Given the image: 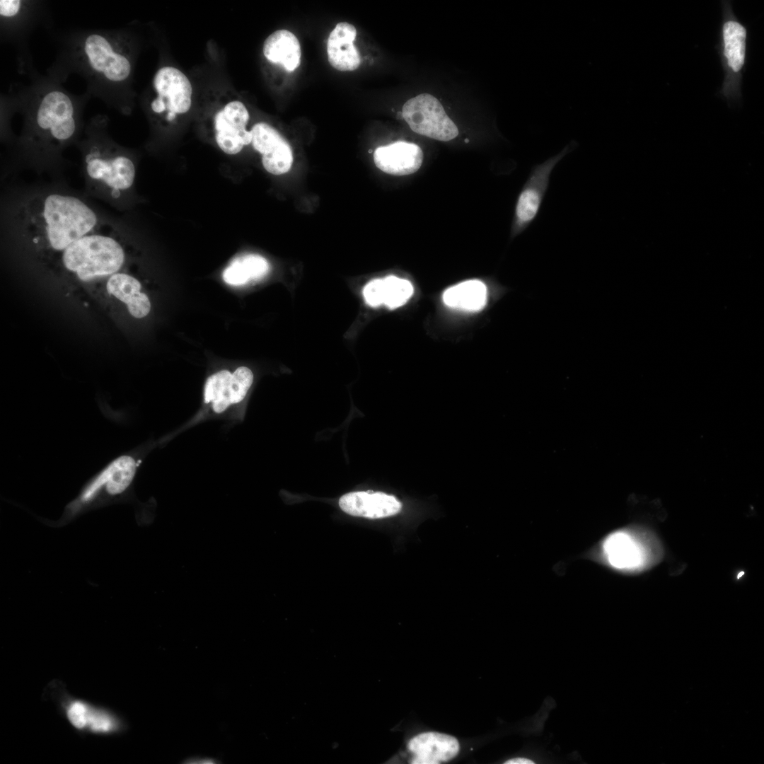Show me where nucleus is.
<instances>
[{
	"label": "nucleus",
	"mask_w": 764,
	"mask_h": 764,
	"mask_svg": "<svg viewBox=\"0 0 764 764\" xmlns=\"http://www.w3.org/2000/svg\"><path fill=\"white\" fill-rule=\"evenodd\" d=\"M442 299L449 308L476 312L482 310L486 305L487 288L480 280H467L446 289Z\"/></svg>",
	"instance_id": "nucleus-20"
},
{
	"label": "nucleus",
	"mask_w": 764,
	"mask_h": 764,
	"mask_svg": "<svg viewBox=\"0 0 764 764\" xmlns=\"http://www.w3.org/2000/svg\"><path fill=\"white\" fill-rule=\"evenodd\" d=\"M84 167L89 180L107 190L113 197L128 190L135 178L133 161L119 154L111 144H93L85 154Z\"/></svg>",
	"instance_id": "nucleus-5"
},
{
	"label": "nucleus",
	"mask_w": 764,
	"mask_h": 764,
	"mask_svg": "<svg viewBox=\"0 0 764 764\" xmlns=\"http://www.w3.org/2000/svg\"><path fill=\"white\" fill-rule=\"evenodd\" d=\"M465 142H468V139H466L465 140Z\"/></svg>",
	"instance_id": "nucleus-28"
},
{
	"label": "nucleus",
	"mask_w": 764,
	"mask_h": 764,
	"mask_svg": "<svg viewBox=\"0 0 764 764\" xmlns=\"http://www.w3.org/2000/svg\"><path fill=\"white\" fill-rule=\"evenodd\" d=\"M253 381V372L245 366L238 367L233 373L228 370L218 371L207 379L204 402L211 403L213 410L221 413L244 399Z\"/></svg>",
	"instance_id": "nucleus-10"
},
{
	"label": "nucleus",
	"mask_w": 764,
	"mask_h": 764,
	"mask_svg": "<svg viewBox=\"0 0 764 764\" xmlns=\"http://www.w3.org/2000/svg\"><path fill=\"white\" fill-rule=\"evenodd\" d=\"M156 94L150 104L151 111L157 115L166 112V119L173 120L177 114L187 112L192 104V88L187 77L173 66H163L153 79Z\"/></svg>",
	"instance_id": "nucleus-9"
},
{
	"label": "nucleus",
	"mask_w": 764,
	"mask_h": 764,
	"mask_svg": "<svg viewBox=\"0 0 764 764\" xmlns=\"http://www.w3.org/2000/svg\"><path fill=\"white\" fill-rule=\"evenodd\" d=\"M141 288V284L136 278L122 272L110 276L106 283L108 292L125 303L129 313L136 318L145 317L151 309L149 299L146 294L140 291Z\"/></svg>",
	"instance_id": "nucleus-17"
},
{
	"label": "nucleus",
	"mask_w": 764,
	"mask_h": 764,
	"mask_svg": "<svg viewBox=\"0 0 764 764\" xmlns=\"http://www.w3.org/2000/svg\"><path fill=\"white\" fill-rule=\"evenodd\" d=\"M724 53L729 66L735 72L742 68L746 54L745 28L735 21H727L723 26Z\"/></svg>",
	"instance_id": "nucleus-22"
},
{
	"label": "nucleus",
	"mask_w": 764,
	"mask_h": 764,
	"mask_svg": "<svg viewBox=\"0 0 764 764\" xmlns=\"http://www.w3.org/2000/svg\"><path fill=\"white\" fill-rule=\"evenodd\" d=\"M339 506L349 515L371 519L395 515L402 509L401 502L395 497L372 491L345 494L340 497Z\"/></svg>",
	"instance_id": "nucleus-13"
},
{
	"label": "nucleus",
	"mask_w": 764,
	"mask_h": 764,
	"mask_svg": "<svg viewBox=\"0 0 764 764\" xmlns=\"http://www.w3.org/2000/svg\"><path fill=\"white\" fill-rule=\"evenodd\" d=\"M253 147L262 154L265 169L273 175L287 173L292 166L293 154L286 140L272 127L264 123L255 124L252 129Z\"/></svg>",
	"instance_id": "nucleus-12"
},
{
	"label": "nucleus",
	"mask_w": 764,
	"mask_h": 764,
	"mask_svg": "<svg viewBox=\"0 0 764 764\" xmlns=\"http://www.w3.org/2000/svg\"><path fill=\"white\" fill-rule=\"evenodd\" d=\"M603 550L609 564L617 569H635L643 561L639 543L626 531H618L608 536L603 542Z\"/></svg>",
	"instance_id": "nucleus-18"
},
{
	"label": "nucleus",
	"mask_w": 764,
	"mask_h": 764,
	"mask_svg": "<svg viewBox=\"0 0 764 764\" xmlns=\"http://www.w3.org/2000/svg\"><path fill=\"white\" fill-rule=\"evenodd\" d=\"M111 227L101 225L71 243L62 254L66 270L82 282L110 277L122 267L125 254Z\"/></svg>",
	"instance_id": "nucleus-2"
},
{
	"label": "nucleus",
	"mask_w": 764,
	"mask_h": 764,
	"mask_svg": "<svg viewBox=\"0 0 764 764\" xmlns=\"http://www.w3.org/2000/svg\"><path fill=\"white\" fill-rule=\"evenodd\" d=\"M374 161L376 167L386 173L406 175L419 170L423 153L418 145L399 141L376 149Z\"/></svg>",
	"instance_id": "nucleus-14"
},
{
	"label": "nucleus",
	"mask_w": 764,
	"mask_h": 764,
	"mask_svg": "<svg viewBox=\"0 0 764 764\" xmlns=\"http://www.w3.org/2000/svg\"><path fill=\"white\" fill-rule=\"evenodd\" d=\"M24 3L20 0H1L0 16L1 20H13L23 9Z\"/></svg>",
	"instance_id": "nucleus-26"
},
{
	"label": "nucleus",
	"mask_w": 764,
	"mask_h": 764,
	"mask_svg": "<svg viewBox=\"0 0 764 764\" xmlns=\"http://www.w3.org/2000/svg\"><path fill=\"white\" fill-rule=\"evenodd\" d=\"M270 270V265L262 256L248 254L235 258L223 272V279L231 285H242L260 279Z\"/></svg>",
	"instance_id": "nucleus-21"
},
{
	"label": "nucleus",
	"mask_w": 764,
	"mask_h": 764,
	"mask_svg": "<svg viewBox=\"0 0 764 764\" xmlns=\"http://www.w3.org/2000/svg\"><path fill=\"white\" fill-rule=\"evenodd\" d=\"M263 54L272 63L282 65L292 71L300 64L301 47L296 37L286 30H278L270 35L263 45Z\"/></svg>",
	"instance_id": "nucleus-19"
},
{
	"label": "nucleus",
	"mask_w": 764,
	"mask_h": 764,
	"mask_svg": "<svg viewBox=\"0 0 764 764\" xmlns=\"http://www.w3.org/2000/svg\"><path fill=\"white\" fill-rule=\"evenodd\" d=\"M409 750L415 755L414 764H437L446 762L457 756L460 746L450 735L439 732H425L411 739Z\"/></svg>",
	"instance_id": "nucleus-15"
},
{
	"label": "nucleus",
	"mask_w": 764,
	"mask_h": 764,
	"mask_svg": "<svg viewBox=\"0 0 764 764\" xmlns=\"http://www.w3.org/2000/svg\"><path fill=\"white\" fill-rule=\"evenodd\" d=\"M76 53L83 68L96 80L110 86L125 82L132 64L111 33L90 32L79 40Z\"/></svg>",
	"instance_id": "nucleus-4"
},
{
	"label": "nucleus",
	"mask_w": 764,
	"mask_h": 764,
	"mask_svg": "<svg viewBox=\"0 0 764 764\" xmlns=\"http://www.w3.org/2000/svg\"><path fill=\"white\" fill-rule=\"evenodd\" d=\"M248 120V111L238 100L226 103L215 115V139L224 153L236 154L244 146L251 143L252 132L246 129Z\"/></svg>",
	"instance_id": "nucleus-11"
},
{
	"label": "nucleus",
	"mask_w": 764,
	"mask_h": 764,
	"mask_svg": "<svg viewBox=\"0 0 764 764\" xmlns=\"http://www.w3.org/2000/svg\"><path fill=\"white\" fill-rule=\"evenodd\" d=\"M18 231L37 249L64 252L100 226L96 213L78 197L50 193L29 199L18 213Z\"/></svg>",
	"instance_id": "nucleus-1"
},
{
	"label": "nucleus",
	"mask_w": 764,
	"mask_h": 764,
	"mask_svg": "<svg viewBox=\"0 0 764 764\" xmlns=\"http://www.w3.org/2000/svg\"><path fill=\"white\" fill-rule=\"evenodd\" d=\"M356 36V28L347 22L337 23L331 31L327 42V54L329 63L335 69L354 71L359 66L360 54L354 45Z\"/></svg>",
	"instance_id": "nucleus-16"
},
{
	"label": "nucleus",
	"mask_w": 764,
	"mask_h": 764,
	"mask_svg": "<svg viewBox=\"0 0 764 764\" xmlns=\"http://www.w3.org/2000/svg\"><path fill=\"white\" fill-rule=\"evenodd\" d=\"M136 463L129 456L115 460L105 470V489L111 495L123 492L132 482L136 472Z\"/></svg>",
	"instance_id": "nucleus-23"
},
{
	"label": "nucleus",
	"mask_w": 764,
	"mask_h": 764,
	"mask_svg": "<svg viewBox=\"0 0 764 764\" xmlns=\"http://www.w3.org/2000/svg\"><path fill=\"white\" fill-rule=\"evenodd\" d=\"M31 122L35 136L48 144H64L76 134L78 108L69 94L59 88H46L38 94Z\"/></svg>",
	"instance_id": "nucleus-3"
},
{
	"label": "nucleus",
	"mask_w": 764,
	"mask_h": 764,
	"mask_svg": "<svg viewBox=\"0 0 764 764\" xmlns=\"http://www.w3.org/2000/svg\"><path fill=\"white\" fill-rule=\"evenodd\" d=\"M535 763V760L524 757L514 758L504 762L506 764H531Z\"/></svg>",
	"instance_id": "nucleus-27"
},
{
	"label": "nucleus",
	"mask_w": 764,
	"mask_h": 764,
	"mask_svg": "<svg viewBox=\"0 0 764 764\" xmlns=\"http://www.w3.org/2000/svg\"><path fill=\"white\" fill-rule=\"evenodd\" d=\"M363 295L366 303L371 307H377L383 304L381 279H374L369 282L364 287Z\"/></svg>",
	"instance_id": "nucleus-25"
},
{
	"label": "nucleus",
	"mask_w": 764,
	"mask_h": 764,
	"mask_svg": "<svg viewBox=\"0 0 764 764\" xmlns=\"http://www.w3.org/2000/svg\"><path fill=\"white\" fill-rule=\"evenodd\" d=\"M57 690V704L71 727L80 734L111 736L121 733L123 720L115 712L69 695L64 688Z\"/></svg>",
	"instance_id": "nucleus-7"
},
{
	"label": "nucleus",
	"mask_w": 764,
	"mask_h": 764,
	"mask_svg": "<svg viewBox=\"0 0 764 764\" xmlns=\"http://www.w3.org/2000/svg\"><path fill=\"white\" fill-rule=\"evenodd\" d=\"M402 117L413 132L434 139L448 141L458 134L456 125L441 103L428 93L407 100L403 107Z\"/></svg>",
	"instance_id": "nucleus-8"
},
{
	"label": "nucleus",
	"mask_w": 764,
	"mask_h": 764,
	"mask_svg": "<svg viewBox=\"0 0 764 764\" xmlns=\"http://www.w3.org/2000/svg\"><path fill=\"white\" fill-rule=\"evenodd\" d=\"M383 304L390 309L403 306L412 296L414 287L407 279L390 275L381 279Z\"/></svg>",
	"instance_id": "nucleus-24"
},
{
	"label": "nucleus",
	"mask_w": 764,
	"mask_h": 764,
	"mask_svg": "<svg viewBox=\"0 0 764 764\" xmlns=\"http://www.w3.org/2000/svg\"><path fill=\"white\" fill-rule=\"evenodd\" d=\"M577 146L578 144L572 140L557 154L532 167L516 202L511 228L513 236L522 233L534 222L548 190L552 170Z\"/></svg>",
	"instance_id": "nucleus-6"
}]
</instances>
